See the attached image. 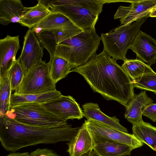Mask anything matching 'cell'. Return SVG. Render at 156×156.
I'll use <instances>...</instances> for the list:
<instances>
[{
  "label": "cell",
  "instance_id": "cell-32",
  "mask_svg": "<svg viewBox=\"0 0 156 156\" xmlns=\"http://www.w3.org/2000/svg\"><path fill=\"white\" fill-rule=\"evenodd\" d=\"M81 156H100L97 154L93 150L83 154Z\"/></svg>",
  "mask_w": 156,
  "mask_h": 156
},
{
  "label": "cell",
  "instance_id": "cell-8",
  "mask_svg": "<svg viewBox=\"0 0 156 156\" xmlns=\"http://www.w3.org/2000/svg\"><path fill=\"white\" fill-rule=\"evenodd\" d=\"M91 135L93 144L111 141L127 145L133 149L142 147L144 143L133 134L118 130L99 122L91 119L84 123Z\"/></svg>",
  "mask_w": 156,
  "mask_h": 156
},
{
  "label": "cell",
  "instance_id": "cell-22",
  "mask_svg": "<svg viewBox=\"0 0 156 156\" xmlns=\"http://www.w3.org/2000/svg\"><path fill=\"white\" fill-rule=\"evenodd\" d=\"M62 95L57 90L40 94H22L14 92L10 98V106L27 103H44L56 98Z\"/></svg>",
  "mask_w": 156,
  "mask_h": 156
},
{
  "label": "cell",
  "instance_id": "cell-13",
  "mask_svg": "<svg viewBox=\"0 0 156 156\" xmlns=\"http://www.w3.org/2000/svg\"><path fill=\"white\" fill-rule=\"evenodd\" d=\"M129 49L144 62L150 66L155 63L156 40L145 33L139 31Z\"/></svg>",
  "mask_w": 156,
  "mask_h": 156
},
{
  "label": "cell",
  "instance_id": "cell-25",
  "mask_svg": "<svg viewBox=\"0 0 156 156\" xmlns=\"http://www.w3.org/2000/svg\"><path fill=\"white\" fill-rule=\"evenodd\" d=\"M12 90L8 76L6 73L0 77V119L4 118L10 107V98Z\"/></svg>",
  "mask_w": 156,
  "mask_h": 156
},
{
  "label": "cell",
  "instance_id": "cell-23",
  "mask_svg": "<svg viewBox=\"0 0 156 156\" xmlns=\"http://www.w3.org/2000/svg\"><path fill=\"white\" fill-rule=\"evenodd\" d=\"M51 71L52 78L55 84L65 78L74 67L66 60L54 55L50 58Z\"/></svg>",
  "mask_w": 156,
  "mask_h": 156
},
{
  "label": "cell",
  "instance_id": "cell-1",
  "mask_svg": "<svg viewBox=\"0 0 156 156\" xmlns=\"http://www.w3.org/2000/svg\"><path fill=\"white\" fill-rule=\"evenodd\" d=\"M116 60L103 51L71 72L82 75L94 91L125 107L135 94L132 80Z\"/></svg>",
  "mask_w": 156,
  "mask_h": 156
},
{
  "label": "cell",
  "instance_id": "cell-4",
  "mask_svg": "<svg viewBox=\"0 0 156 156\" xmlns=\"http://www.w3.org/2000/svg\"><path fill=\"white\" fill-rule=\"evenodd\" d=\"M101 40L95 30H83L58 44L55 55L66 60L75 68L86 63L96 54Z\"/></svg>",
  "mask_w": 156,
  "mask_h": 156
},
{
  "label": "cell",
  "instance_id": "cell-19",
  "mask_svg": "<svg viewBox=\"0 0 156 156\" xmlns=\"http://www.w3.org/2000/svg\"><path fill=\"white\" fill-rule=\"evenodd\" d=\"M37 2L36 5L29 7L21 17L19 22L21 26L32 29L52 12L44 0H38Z\"/></svg>",
  "mask_w": 156,
  "mask_h": 156
},
{
  "label": "cell",
  "instance_id": "cell-21",
  "mask_svg": "<svg viewBox=\"0 0 156 156\" xmlns=\"http://www.w3.org/2000/svg\"><path fill=\"white\" fill-rule=\"evenodd\" d=\"M133 134L156 151V127L143 120L133 125Z\"/></svg>",
  "mask_w": 156,
  "mask_h": 156
},
{
  "label": "cell",
  "instance_id": "cell-29",
  "mask_svg": "<svg viewBox=\"0 0 156 156\" xmlns=\"http://www.w3.org/2000/svg\"><path fill=\"white\" fill-rule=\"evenodd\" d=\"M30 153V156H61L55 151L46 148H38Z\"/></svg>",
  "mask_w": 156,
  "mask_h": 156
},
{
  "label": "cell",
  "instance_id": "cell-14",
  "mask_svg": "<svg viewBox=\"0 0 156 156\" xmlns=\"http://www.w3.org/2000/svg\"><path fill=\"white\" fill-rule=\"evenodd\" d=\"M19 35H8L0 39V77L3 76L16 61V55L20 49Z\"/></svg>",
  "mask_w": 156,
  "mask_h": 156
},
{
  "label": "cell",
  "instance_id": "cell-24",
  "mask_svg": "<svg viewBox=\"0 0 156 156\" xmlns=\"http://www.w3.org/2000/svg\"><path fill=\"white\" fill-rule=\"evenodd\" d=\"M124 62L121 67L132 80L144 73L154 71L150 65L140 59H127Z\"/></svg>",
  "mask_w": 156,
  "mask_h": 156
},
{
  "label": "cell",
  "instance_id": "cell-18",
  "mask_svg": "<svg viewBox=\"0 0 156 156\" xmlns=\"http://www.w3.org/2000/svg\"><path fill=\"white\" fill-rule=\"evenodd\" d=\"M82 108L83 116L87 120L99 122L118 130L128 133L127 129L120 124L119 119L115 116L110 117L105 115L100 110L97 104L87 103L83 105Z\"/></svg>",
  "mask_w": 156,
  "mask_h": 156
},
{
  "label": "cell",
  "instance_id": "cell-28",
  "mask_svg": "<svg viewBox=\"0 0 156 156\" xmlns=\"http://www.w3.org/2000/svg\"><path fill=\"white\" fill-rule=\"evenodd\" d=\"M12 90H15L21 84L24 76L22 68L17 59L7 72Z\"/></svg>",
  "mask_w": 156,
  "mask_h": 156
},
{
  "label": "cell",
  "instance_id": "cell-17",
  "mask_svg": "<svg viewBox=\"0 0 156 156\" xmlns=\"http://www.w3.org/2000/svg\"><path fill=\"white\" fill-rule=\"evenodd\" d=\"M67 144V152L69 156H81L93 150L91 135L84 123Z\"/></svg>",
  "mask_w": 156,
  "mask_h": 156
},
{
  "label": "cell",
  "instance_id": "cell-10",
  "mask_svg": "<svg viewBox=\"0 0 156 156\" xmlns=\"http://www.w3.org/2000/svg\"><path fill=\"white\" fill-rule=\"evenodd\" d=\"M44 48L31 29H29L24 37L23 47L17 59L24 76L34 65L42 60Z\"/></svg>",
  "mask_w": 156,
  "mask_h": 156
},
{
  "label": "cell",
  "instance_id": "cell-27",
  "mask_svg": "<svg viewBox=\"0 0 156 156\" xmlns=\"http://www.w3.org/2000/svg\"><path fill=\"white\" fill-rule=\"evenodd\" d=\"M35 34L41 46L49 52L50 58L55 55L58 43L55 36L53 32L45 31Z\"/></svg>",
  "mask_w": 156,
  "mask_h": 156
},
{
  "label": "cell",
  "instance_id": "cell-7",
  "mask_svg": "<svg viewBox=\"0 0 156 156\" xmlns=\"http://www.w3.org/2000/svg\"><path fill=\"white\" fill-rule=\"evenodd\" d=\"M51 74L49 62L41 60L24 76L15 93L22 94H40L57 90Z\"/></svg>",
  "mask_w": 156,
  "mask_h": 156
},
{
  "label": "cell",
  "instance_id": "cell-6",
  "mask_svg": "<svg viewBox=\"0 0 156 156\" xmlns=\"http://www.w3.org/2000/svg\"><path fill=\"white\" fill-rule=\"evenodd\" d=\"M5 117L26 125L40 127H53L67 123V121L40 103H27L10 106Z\"/></svg>",
  "mask_w": 156,
  "mask_h": 156
},
{
  "label": "cell",
  "instance_id": "cell-26",
  "mask_svg": "<svg viewBox=\"0 0 156 156\" xmlns=\"http://www.w3.org/2000/svg\"><path fill=\"white\" fill-rule=\"evenodd\" d=\"M132 82L134 87L156 94V73L154 71L144 73L135 80H132Z\"/></svg>",
  "mask_w": 156,
  "mask_h": 156
},
{
  "label": "cell",
  "instance_id": "cell-34",
  "mask_svg": "<svg viewBox=\"0 0 156 156\" xmlns=\"http://www.w3.org/2000/svg\"><path fill=\"white\" fill-rule=\"evenodd\" d=\"M155 9H156V7H155Z\"/></svg>",
  "mask_w": 156,
  "mask_h": 156
},
{
  "label": "cell",
  "instance_id": "cell-2",
  "mask_svg": "<svg viewBox=\"0 0 156 156\" xmlns=\"http://www.w3.org/2000/svg\"><path fill=\"white\" fill-rule=\"evenodd\" d=\"M80 127L67 123L53 127L26 125L6 117L0 119V141L6 151L16 152L26 147L69 141Z\"/></svg>",
  "mask_w": 156,
  "mask_h": 156
},
{
  "label": "cell",
  "instance_id": "cell-31",
  "mask_svg": "<svg viewBox=\"0 0 156 156\" xmlns=\"http://www.w3.org/2000/svg\"><path fill=\"white\" fill-rule=\"evenodd\" d=\"M30 154L28 152H12L5 156H30Z\"/></svg>",
  "mask_w": 156,
  "mask_h": 156
},
{
  "label": "cell",
  "instance_id": "cell-12",
  "mask_svg": "<svg viewBox=\"0 0 156 156\" xmlns=\"http://www.w3.org/2000/svg\"><path fill=\"white\" fill-rule=\"evenodd\" d=\"M35 34L43 31H61L73 36L83 30L62 14L52 12L31 29Z\"/></svg>",
  "mask_w": 156,
  "mask_h": 156
},
{
  "label": "cell",
  "instance_id": "cell-16",
  "mask_svg": "<svg viewBox=\"0 0 156 156\" xmlns=\"http://www.w3.org/2000/svg\"><path fill=\"white\" fill-rule=\"evenodd\" d=\"M153 101L146 91L135 94L126 107L125 118L133 125L140 122L143 120L142 116L145 108Z\"/></svg>",
  "mask_w": 156,
  "mask_h": 156
},
{
  "label": "cell",
  "instance_id": "cell-11",
  "mask_svg": "<svg viewBox=\"0 0 156 156\" xmlns=\"http://www.w3.org/2000/svg\"><path fill=\"white\" fill-rule=\"evenodd\" d=\"M42 104L51 112L66 121L69 119L79 120L83 116L79 105L69 95L62 94L56 98Z\"/></svg>",
  "mask_w": 156,
  "mask_h": 156
},
{
  "label": "cell",
  "instance_id": "cell-35",
  "mask_svg": "<svg viewBox=\"0 0 156 156\" xmlns=\"http://www.w3.org/2000/svg\"></svg>",
  "mask_w": 156,
  "mask_h": 156
},
{
  "label": "cell",
  "instance_id": "cell-20",
  "mask_svg": "<svg viewBox=\"0 0 156 156\" xmlns=\"http://www.w3.org/2000/svg\"><path fill=\"white\" fill-rule=\"evenodd\" d=\"M133 149L127 145L111 141H104L93 144V150L100 156L130 155Z\"/></svg>",
  "mask_w": 156,
  "mask_h": 156
},
{
  "label": "cell",
  "instance_id": "cell-3",
  "mask_svg": "<svg viewBox=\"0 0 156 156\" xmlns=\"http://www.w3.org/2000/svg\"><path fill=\"white\" fill-rule=\"evenodd\" d=\"M52 12L61 13L83 30H95L104 4L117 0H44Z\"/></svg>",
  "mask_w": 156,
  "mask_h": 156
},
{
  "label": "cell",
  "instance_id": "cell-9",
  "mask_svg": "<svg viewBox=\"0 0 156 156\" xmlns=\"http://www.w3.org/2000/svg\"><path fill=\"white\" fill-rule=\"evenodd\" d=\"M131 3L129 6H120L114 19H120L121 25L127 26L149 15L156 7V0H126Z\"/></svg>",
  "mask_w": 156,
  "mask_h": 156
},
{
  "label": "cell",
  "instance_id": "cell-30",
  "mask_svg": "<svg viewBox=\"0 0 156 156\" xmlns=\"http://www.w3.org/2000/svg\"><path fill=\"white\" fill-rule=\"evenodd\" d=\"M143 115L147 117L153 122H156V103H151L147 106Z\"/></svg>",
  "mask_w": 156,
  "mask_h": 156
},
{
  "label": "cell",
  "instance_id": "cell-15",
  "mask_svg": "<svg viewBox=\"0 0 156 156\" xmlns=\"http://www.w3.org/2000/svg\"><path fill=\"white\" fill-rule=\"evenodd\" d=\"M20 0H0V23L3 25L19 23L28 10Z\"/></svg>",
  "mask_w": 156,
  "mask_h": 156
},
{
  "label": "cell",
  "instance_id": "cell-5",
  "mask_svg": "<svg viewBox=\"0 0 156 156\" xmlns=\"http://www.w3.org/2000/svg\"><path fill=\"white\" fill-rule=\"evenodd\" d=\"M149 16L141 18L130 25H121L112 31L101 33L100 37L103 44V51L116 60L124 61L127 59V52L142 25Z\"/></svg>",
  "mask_w": 156,
  "mask_h": 156
},
{
  "label": "cell",
  "instance_id": "cell-33",
  "mask_svg": "<svg viewBox=\"0 0 156 156\" xmlns=\"http://www.w3.org/2000/svg\"><path fill=\"white\" fill-rule=\"evenodd\" d=\"M149 17H156V9H154L149 14Z\"/></svg>",
  "mask_w": 156,
  "mask_h": 156
}]
</instances>
